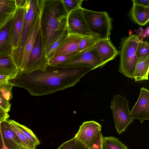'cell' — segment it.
I'll list each match as a JSON object with an SVG mask.
<instances>
[{
  "label": "cell",
  "mask_w": 149,
  "mask_h": 149,
  "mask_svg": "<svg viewBox=\"0 0 149 149\" xmlns=\"http://www.w3.org/2000/svg\"><path fill=\"white\" fill-rule=\"evenodd\" d=\"M92 70L87 67L61 68L49 66L44 70L27 73L18 72L9 82L13 86L24 88L32 96H41L74 86Z\"/></svg>",
  "instance_id": "1"
},
{
  "label": "cell",
  "mask_w": 149,
  "mask_h": 149,
  "mask_svg": "<svg viewBox=\"0 0 149 149\" xmlns=\"http://www.w3.org/2000/svg\"><path fill=\"white\" fill-rule=\"evenodd\" d=\"M68 14L62 0H44L40 28L45 51L63 30Z\"/></svg>",
  "instance_id": "2"
},
{
  "label": "cell",
  "mask_w": 149,
  "mask_h": 149,
  "mask_svg": "<svg viewBox=\"0 0 149 149\" xmlns=\"http://www.w3.org/2000/svg\"><path fill=\"white\" fill-rule=\"evenodd\" d=\"M140 40L137 35L131 34L123 38L120 43L119 72L125 77L132 79L134 78L138 58L136 55V51Z\"/></svg>",
  "instance_id": "3"
},
{
  "label": "cell",
  "mask_w": 149,
  "mask_h": 149,
  "mask_svg": "<svg viewBox=\"0 0 149 149\" xmlns=\"http://www.w3.org/2000/svg\"><path fill=\"white\" fill-rule=\"evenodd\" d=\"M37 0H26L24 6V15L23 27L18 47L11 55L19 71L22 63L25 46L35 17Z\"/></svg>",
  "instance_id": "4"
},
{
  "label": "cell",
  "mask_w": 149,
  "mask_h": 149,
  "mask_svg": "<svg viewBox=\"0 0 149 149\" xmlns=\"http://www.w3.org/2000/svg\"><path fill=\"white\" fill-rule=\"evenodd\" d=\"M89 28L95 36L100 39L110 38L112 20L106 11H96L83 8Z\"/></svg>",
  "instance_id": "5"
},
{
  "label": "cell",
  "mask_w": 149,
  "mask_h": 149,
  "mask_svg": "<svg viewBox=\"0 0 149 149\" xmlns=\"http://www.w3.org/2000/svg\"><path fill=\"white\" fill-rule=\"evenodd\" d=\"M44 48L40 26L35 42L23 70L18 72L27 73L36 70H44L49 66Z\"/></svg>",
  "instance_id": "6"
},
{
  "label": "cell",
  "mask_w": 149,
  "mask_h": 149,
  "mask_svg": "<svg viewBox=\"0 0 149 149\" xmlns=\"http://www.w3.org/2000/svg\"><path fill=\"white\" fill-rule=\"evenodd\" d=\"M111 104L115 127L118 134H120L124 132L134 120L130 115L128 101L125 97L116 94L111 100Z\"/></svg>",
  "instance_id": "7"
},
{
  "label": "cell",
  "mask_w": 149,
  "mask_h": 149,
  "mask_svg": "<svg viewBox=\"0 0 149 149\" xmlns=\"http://www.w3.org/2000/svg\"><path fill=\"white\" fill-rule=\"evenodd\" d=\"M95 45L81 52L80 54L77 57L55 67L61 68L87 67L91 68L92 70L98 68H102L101 58Z\"/></svg>",
  "instance_id": "8"
},
{
  "label": "cell",
  "mask_w": 149,
  "mask_h": 149,
  "mask_svg": "<svg viewBox=\"0 0 149 149\" xmlns=\"http://www.w3.org/2000/svg\"><path fill=\"white\" fill-rule=\"evenodd\" d=\"M101 128V124L95 121H85L80 126L74 137L89 148L96 141Z\"/></svg>",
  "instance_id": "9"
},
{
  "label": "cell",
  "mask_w": 149,
  "mask_h": 149,
  "mask_svg": "<svg viewBox=\"0 0 149 149\" xmlns=\"http://www.w3.org/2000/svg\"><path fill=\"white\" fill-rule=\"evenodd\" d=\"M81 7L70 12L67 23L69 31L84 36L97 37L90 31Z\"/></svg>",
  "instance_id": "10"
},
{
  "label": "cell",
  "mask_w": 149,
  "mask_h": 149,
  "mask_svg": "<svg viewBox=\"0 0 149 149\" xmlns=\"http://www.w3.org/2000/svg\"><path fill=\"white\" fill-rule=\"evenodd\" d=\"M130 115L133 119H138L141 123L149 120V91L143 87L140 88L137 100L130 111Z\"/></svg>",
  "instance_id": "11"
},
{
  "label": "cell",
  "mask_w": 149,
  "mask_h": 149,
  "mask_svg": "<svg viewBox=\"0 0 149 149\" xmlns=\"http://www.w3.org/2000/svg\"><path fill=\"white\" fill-rule=\"evenodd\" d=\"M24 15V8H17L12 16L10 29V35L13 50L18 46L23 27Z\"/></svg>",
  "instance_id": "12"
},
{
  "label": "cell",
  "mask_w": 149,
  "mask_h": 149,
  "mask_svg": "<svg viewBox=\"0 0 149 149\" xmlns=\"http://www.w3.org/2000/svg\"><path fill=\"white\" fill-rule=\"evenodd\" d=\"M84 36L69 31L64 41L56 50L52 58L78 52V49L79 43Z\"/></svg>",
  "instance_id": "13"
},
{
  "label": "cell",
  "mask_w": 149,
  "mask_h": 149,
  "mask_svg": "<svg viewBox=\"0 0 149 149\" xmlns=\"http://www.w3.org/2000/svg\"><path fill=\"white\" fill-rule=\"evenodd\" d=\"M95 46L101 58V67L119 54V52L113 45L110 38L100 40Z\"/></svg>",
  "instance_id": "14"
},
{
  "label": "cell",
  "mask_w": 149,
  "mask_h": 149,
  "mask_svg": "<svg viewBox=\"0 0 149 149\" xmlns=\"http://www.w3.org/2000/svg\"><path fill=\"white\" fill-rule=\"evenodd\" d=\"M12 19V16L0 28V56L11 55L13 52V47L10 35Z\"/></svg>",
  "instance_id": "15"
},
{
  "label": "cell",
  "mask_w": 149,
  "mask_h": 149,
  "mask_svg": "<svg viewBox=\"0 0 149 149\" xmlns=\"http://www.w3.org/2000/svg\"><path fill=\"white\" fill-rule=\"evenodd\" d=\"M7 120L1 123L2 134L4 141L9 149H18L16 143L22 145V143L10 127Z\"/></svg>",
  "instance_id": "16"
},
{
  "label": "cell",
  "mask_w": 149,
  "mask_h": 149,
  "mask_svg": "<svg viewBox=\"0 0 149 149\" xmlns=\"http://www.w3.org/2000/svg\"><path fill=\"white\" fill-rule=\"evenodd\" d=\"M129 15L132 21L137 24L145 26L149 21V8L133 4Z\"/></svg>",
  "instance_id": "17"
},
{
  "label": "cell",
  "mask_w": 149,
  "mask_h": 149,
  "mask_svg": "<svg viewBox=\"0 0 149 149\" xmlns=\"http://www.w3.org/2000/svg\"><path fill=\"white\" fill-rule=\"evenodd\" d=\"M18 72L11 55L0 56V75L10 77L12 79L17 76Z\"/></svg>",
  "instance_id": "18"
},
{
  "label": "cell",
  "mask_w": 149,
  "mask_h": 149,
  "mask_svg": "<svg viewBox=\"0 0 149 149\" xmlns=\"http://www.w3.org/2000/svg\"><path fill=\"white\" fill-rule=\"evenodd\" d=\"M16 8L15 0H0V28L12 16Z\"/></svg>",
  "instance_id": "19"
},
{
  "label": "cell",
  "mask_w": 149,
  "mask_h": 149,
  "mask_svg": "<svg viewBox=\"0 0 149 149\" xmlns=\"http://www.w3.org/2000/svg\"><path fill=\"white\" fill-rule=\"evenodd\" d=\"M149 70V56L138 58L134 78L135 82L148 79Z\"/></svg>",
  "instance_id": "20"
},
{
  "label": "cell",
  "mask_w": 149,
  "mask_h": 149,
  "mask_svg": "<svg viewBox=\"0 0 149 149\" xmlns=\"http://www.w3.org/2000/svg\"><path fill=\"white\" fill-rule=\"evenodd\" d=\"M69 31L67 22L65 27L58 37L45 51L48 60L52 57L56 51L68 35Z\"/></svg>",
  "instance_id": "21"
},
{
  "label": "cell",
  "mask_w": 149,
  "mask_h": 149,
  "mask_svg": "<svg viewBox=\"0 0 149 149\" xmlns=\"http://www.w3.org/2000/svg\"><path fill=\"white\" fill-rule=\"evenodd\" d=\"M102 149H128V148L118 138L113 136H103Z\"/></svg>",
  "instance_id": "22"
},
{
  "label": "cell",
  "mask_w": 149,
  "mask_h": 149,
  "mask_svg": "<svg viewBox=\"0 0 149 149\" xmlns=\"http://www.w3.org/2000/svg\"><path fill=\"white\" fill-rule=\"evenodd\" d=\"M11 121L25 137L36 147L40 144V141L31 130L15 120H11Z\"/></svg>",
  "instance_id": "23"
},
{
  "label": "cell",
  "mask_w": 149,
  "mask_h": 149,
  "mask_svg": "<svg viewBox=\"0 0 149 149\" xmlns=\"http://www.w3.org/2000/svg\"><path fill=\"white\" fill-rule=\"evenodd\" d=\"M81 52L65 55H61L53 57L48 60L49 66L55 67L59 64L72 60L79 56Z\"/></svg>",
  "instance_id": "24"
},
{
  "label": "cell",
  "mask_w": 149,
  "mask_h": 149,
  "mask_svg": "<svg viewBox=\"0 0 149 149\" xmlns=\"http://www.w3.org/2000/svg\"><path fill=\"white\" fill-rule=\"evenodd\" d=\"M100 40L101 39L98 37L84 36L79 43L78 52H81L90 48L94 45Z\"/></svg>",
  "instance_id": "25"
},
{
  "label": "cell",
  "mask_w": 149,
  "mask_h": 149,
  "mask_svg": "<svg viewBox=\"0 0 149 149\" xmlns=\"http://www.w3.org/2000/svg\"><path fill=\"white\" fill-rule=\"evenodd\" d=\"M7 121L10 127L21 142L22 145L30 149H35L36 147L25 137L22 132L12 123L11 120H7Z\"/></svg>",
  "instance_id": "26"
},
{
  "label": "cell",
  "mask_w": 149,
  "mask_h": 149,
  "mask_svg": "<svg viewBox=\"0 0 149 149\" xmlns=\"http://www.w3.org/2000/svg\"><path fill=\"white\" fill-rule=\"evenodd\" d=\"M57 149H89L75 137L63 143Z\"/></svg>",
  "instance_id": "27"
},
{
  "label": "cell",
  "mask_w": 149,
  "mask_h": 149,
  "mask_svg": "<svg viewBox=\"0 0 149 149\" xmlns=\"http://www.w3.org/2000/svg\"><path fill=\"white\" fill-rule=\"evenodd\" d=\"M136 55L138 58L149 56V44L147 41L139 40L136 48Z\"/></svg>",
  "instance_id": "28"
},
{
  "label": "cell",
  "mask_w": 149,
  "mask_h": 149,
  "mask_svg": "<svg viewBox=\"0 0 149 149\" xmlns=\"http://www.w3.org/2000/svg\"><path fill=\"white\" fill-rule=\"evenodd\" d=\"M13 86L9 82L0 84V92L6 100L10 101L12 98V89Z\"/></svg>",
  "instance_id": "29"
},
{
  "label": "cell",
  "mask_w": 149,
  "mask_h": 149,
  "mask_svg": "<svg viewBox=\"0 0 149 149\" xmlns=\"http://www.w3.org/2000/svg\"><path fill=\"white\" fill-rule=\"evenodd\" d=\"M82 0H62L68 13L76 9L82 7Z\"/></svg>",
  "instance_id": "30"
},
{
  "label": "cell",
  "mask_w": 149,
  "mask_h": 149,
  "mask_svg": "<svg viewBox=\"0 0 149 149\" xmlns=\"http://www.w3.org/2000/svg\"><path fill=\"white\" fill-rule=\"evenodd\" d=\"M11 106L9 101L5 99L0 92V107L8 113L10 110Z\"/></svg>",
  "instance_id": "31"
},
{
  "label": "cell",
  "mask_w": 149,
  "mask_h": 149,
  "mask_svg": "<svg viewBox=\"0 0 149 149\" xmlns=\"http://www.w3.org/2000/svg\"><path fill=\"white\" fill-rule=\"evenodd\" d=\"M103 136L101 132L97 139L93 145L89 149H102V139Z\"/></svg>",
  "instance_id": "32"
},
{
  "label": "cell",
  "mask_w": 149,
  "mask_h": 149,
  "mask_svg": "<svg viewBox=\"0 0 149 149\" xmlns=\"http://www.w3.org/2000/svg\"><path fill=\"white\" fill-rule=\"evenodd\" d=\"M133 4L149 8V0H133Z\"/></svg>",
  "instance_id": "33"
},
{
  "label": "cell",
  "mask_w": 149,
  "mask_h": 149,
  "mask_svg": "<svg viewBox=\"0 0 149 149\" xmlns=\"http://www.w3.org/2000/svg\"><path fill=\"white\" fill-rule=\"evenodd\" d=\"M11 79L10 77L0 75V84L7 83Z\"/></svg>",
  "instance_id": "34"
},
{
  "label": "cell",
  "mask_w": 149,
  "mask_h": 149,
  "mask_svg": "<svg viewBox=\"0 0 149 149\" xmlns=\"http://www.w3.org/2000/svg\"><path fill=\"white\" fill-rule=\"evenodd\" d=\"M26 0H15L16 8L24 7Z\"/></svg>",
  "instance_id": "35"
},
{
  "label": "cell",
  "mask_w": 149,
  "mask_h": 149,
  "mask_svg": "<svg viewBox=\"0 0 149 149\" xmlns=\"http://www.w3.org/2000/svg\"><path fill=\"white\" fill-rule=\"evenodd\" d=\"M9 115L8 112H6L0 107V118L8 120Z\"/></svg>",
  "instance_id": "36"
},
{
  "label": "cell",
  "mask_w": 149,
  "mask_h": 149,
  "mask_svg": "<svg viewBox=\"0 0 149 149\" xmlns=\"http://www.w3.org/2000/svg\"><path fill=\"white\" fill-rule=\"evenodd\" d=\"M1 122H0V134L1 139L2 146L1 148L0 149H9L6 145L2 137L1 127Z\"/></svg>",
  "instance_id": "37"
},
{
  "label": "cell",
  "mask_w": 149,
  "mask_h": 149,
  "mask_svg": "<svg viewBox=\"0 0 149 149\" xmlns=\"http://www.w3.org/2000/svg\"><path fill=\"white\" fill-rule=\"evenodd\" d=\"M149 26H148L144 30V31L143 34V38H145L147 37H148L149 33Z\"/></svg>",
  "instance_id": "38"
},
{
  "label": "cell",
  "mask_w": 149,
  "mask_h": 149,
  "mask_svg": "<svg viewBox=\"0 0 149 149\" xmlns=\"http://www.w3.org/2000/svg\"><path fill=\"white\" fill-rule=\"evenodd\" d=\"M18 147V149H30L23 145L16 143Z\"/></svg>",
  "instance_id": "39"
},
{
  "label": "cell",
  "mask_w": 149,
  "mask_h": 149,
  "mask_svg": "<svg viewBox=\"0 0 149 149\" xmlns=\"http://www.w3.org/2000/svg\"><path fill=\"white\" fill-rule=\"evenodd\" d=\"M6 120H7L6 119L4 118H0V122H2L5 121Z\"/></svg>",
  "instance_id": "40"
}]
</instances>
